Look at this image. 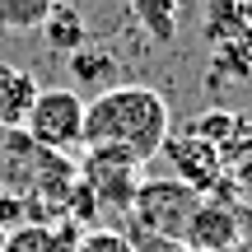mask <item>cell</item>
Segmentation results:
<instances>
[{"instance_id": "5b68a950", "label": "cell", "mask_w": 252, "mask_h": 252, "mask_svg": "<svg viewBox=\"0 0 252 252\" xmlns=\"http://www.w3.org/2000/svg\"><path fill=\"white\" fill-rule=\"evenodd\" d=\"M238 234H243V210H234L220 196H201L182 243L191 252H238Z\"/></svg>"}, {"instance_id": "52a82bcc", "label": "cell", "mask_w": 252, "mask_h": 252, "mask_svg": "<svg viewBox=\"0 0 252 252\" xmlns=\"http://www.w3.org/2000/svg\"><path fill=\"white\" fill-rule=\"evenodd\" d=\"M37 75L24 70V65L0 61V131H24V117L37 98Z\"/></svg>"}, {"instance_id": "9c48e42d", "label": "cell", "mask_w": 252, "mask_h": 252, "mask_svg": "<svg viewBox=\"0 0 252 252\" xmlns=\"http://www.w3.org/2000/svg\"><path fill=\"white\" fill-rule=\"evenodd\" d=\"M75 238H80V229H70V224H61V229L19 224V229L5 234V248L0 252H75Z\"/></svg>"}, {"instance_id": "277c9868", "label": "cell", "mask_w": 252, "mask_h": 252, "mask_svg": "<svg viewBox=\"0 0 252 252\" xmlns=\"http://www.w3.org/2000/svg\"><path fill=\"white\" fill-rule=\"evenodd\" d=\"M173 163V178L187 182V187H196L201 196H220V182H224V163H220V150L210 140H201V135L191 131H178L163 140V150Z\"/></svg>"}, {"instance_id": "2e32d148", "label": "cell", "mask_w": 252, "mask_h": 252, "mask_svg": "<svg viewBox=\"0 0 252 252\" xmlns=\"http://www.w3.org/2000/svg\"><path fill=\"white\" fill-rule=\"evenodd\" d=\"M135 252H191L182 238H154V234H131Z\"/></svg>"}, {"instance_id": "ac0fdd59", "label": "cell", "mask_w": 252, "mask_h": 252, "mask_svg": "<svg viewBox=\"0 0 252 252\" xmlns=\"http://www.w3.org/2000/svg\"><path fill=\"white\" fill-rule=\"evenodd\" d=\"M0 248H5V229H0Z\"/></svg>"}, {"instance_id": "ba28073f", "label": "cell", "mask_w": 252, "mask_h": 252, "mask_svg": "<svg viewBox=\"0 0 252 252\" xmlns=\"http://www.w3.org/2000/svg\"><path fill=\"white\" fill-rule=\"evenodd\" d=\"M37 33L47 37V47H52V52L75 56L80 47H89V19H84L75 5H65V0H61V5H56L52 14H47V24L37 28Z\"/></svg>"}, {"instance_id": "30bf717a", "label": "cell", "mask_w": 252, "mask_h": 252, "mask_svg": "<svg viewBox=\"0 0 252 252\" xmlns=\"http://www.w3.org/2000/svg\"><path fill=\"white\" fill-rule=\"evenodd\" d=\"M131 14L135 24L145 28V37L150 42H173L178 37V24H182V9L173 5V0H131Z\"/></svg>"}, {"instance_id": "7a4b0ae2", "label": "cell", "mask_w": 252, "mask_h": 252, "mask_svg": "<svg viewBox=\"0 0 252 252\" xmlns=\"http://www.w3.org/2000/svg\"><path fill=\"white\" fill-rule=\"evenodd\" d=\"M201 206V191L178 178H145L131 201V224L135 234L154 238H187V224Z\"/></svg>"}, {"instance_id": "5bb4252c", "label": "cell", "mask_w": 252, "mask_h": 252, "mask_svg": "<svg viewBox=\"0 0 252 252\" xmlns=\"http://www.w3.org/2000/svg\"><path fill=\"white\" fill-rule=\"evenodd\" d=\"M75 252H135V243L122 229H84L75 238Z\"/></svg>"}, {"instance_id": "3957f363", "label": "cell", "mask_w": 252, "mask_h": 252, "mask_svg": "<svg viewBox=\"0 0 252 252\" xmlns=\"http://www.w3.org/2000/svg\"><path fill=\"white\" fill-rule=\"evenodd\" d=\"M24 135L42 154H70L84 145V98L75 89H37L24 117Z\"/></svg>"}, {"instance_id": "4fadbf2b", "label": "cell", "mask_w": 252, "mask_h": 252, "mask_svg": "<svg viewBox=\"0 0 252 252\" xmlns=\"http://www.w3.org/2000/svg\"><path fill=\"white\" fill-rule=\"evenodd\" d=\"M234 126H238L234 112H220V108H215V112H201V117L187 126V131H191V135H201V140H210L215 150H224L229 135H234Z\"/></svg>"}, {"instance_id": "8992f818", "label": "cell", "mask_w": 252, "mask_h": 252, "mask_svg": "<svg viewBox=\"0 0 252 252\" xmlns=\"http://www.w3.org/2000/svg\"><path fill=\"white\" fill-rule=\"evenodd\" d=\"M206 5V42L210 52L252 47V0H201Z\"/></svg>"}, {"instance_id": "8fae6325", "label": "cell", "mask_w": 252, "mask_h": 252, "mask_svg": "<svg viewBox=\"0 0 252 252\" xmlns=\"http://www.w3.org/2000/svg\"><path fill=\"white\" fill-rule=\"evenodd\" d=\"M61 0H0V33H37Z\"/></svg>"}, {"instance_id": "7c38bea8", "label": "cell", "mask_w": 252, "mask_h": 252, "mask_svg": "<svg viewBox=\"0 0 252 252\" xmlns=\"http://www.w3.org/2000/svg\"><path fill=\"white\" fill-rule=\"evenodd\" d=\"M112 70H117V56L103 52V47H94V52H89V47H80V52L70 56V75L80 84H103Z\"/></svg>"}, {"instance_id": "e0dca14e", "label": "cell", "mask_w": 252, "mask_h": 252, "mask_svg": "<svg viewBox=\"0 0 252 252\" xmlns=\"http://www.w3.org/2000/svg\"><path fill=\"white\" fill-rule=\"evenodd\" d=\"M173 5H178V9H191V5H201V0H173Z\"/></svg>"}, {"instance_id": "6da1fadb", "label": "cell", "mask_w": 252, "mask_h": 252, "mask_svg": "<svg viewBox=\"0 0 252 252\" xmlns=\"http://www.w3.org/2000/svg\"><path fill=\"white\" fill-rule=\"evenodd\" d=\"M168 135V98L150 84H108L84 103V154H112L145 168Z\"/></svg>"}, {"instance_id": "9a60e30c", "label": "cell", "mask_w": 252, "mask_h": 252, "mask_svg": "<svg viewBox=\"0 0 252 252\" xmlns=\"http://www.w3.org/2000/svg\"><path fill=\"white\" fill-rule=\"evenodd\" d=\"M24 215H28V196H19V191H5V187H0V229L9 234V229L28 224Z\"/></svg>"}]
</instances>
